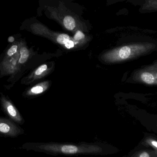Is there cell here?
I'll return each mask as SVG.
<instances>
[{
	"label": "cell",
	"mask_w": 157,
	"mask_h": 157,
	"mask_svg": "<svg viewBox=\"0 0 157 157\" xmlns=\"http://www.w3.org/2000/svg\"><path fill=\"white\" fill-rule=\"evenodd\" d=\"M153 48L150 44L124 46L110 50L102 55L101 60L106 64H114L131 60L143 56Z\"/></svg>",
	"instance_id": "1"
},
{
	"label": "cell",
	"mask_w": 157,
	"mask_h": 157,
	"mask_svg": "<svg viewBox=\"0 0 157 157\" xmlns=\"http://www.w3.org/2000/svg\"><path fill=\"white\" fill-rule=\"evenodd\" d=\"M37 149L49 153L64 155L100 154L103 151L100 146L90 144L44 143L36 146Z\"/></svg>",
	"instance_id": "2"
},
{
	"label": "cell",
	"mask_w": 157,
	"mask_h": 157,
	"mask_svg": "<svg viewBox=\"0 0 157 157\" xmlns=\"http://www.w3.org/2000/svg\"><path fill=\"white\" fill-rule=\"evenodd\" d=\"M129 79L135 83L148 86H156L157 85V62L134 71Z\"/></svg>",
	"instance_id": "3"
},
{
	"label": "cell",
	"mask_w": 157,
	"mask_h": 157,
	"mask_svg": "<svg viewBox=\"0 0 157 157\" xmlns=\"http://www.w3.org/2000/svg\"><path fill=\"white\" fill-rule=\"evenodd\" d=\"M20 57L19 49L18 52L10 57L3 59L1 64V69L5 74H11L14 73L19 69L18 60Z\"/></svg>",
	"instance_id": "4"
},
{
	"label": "cell",
	"mask_w": 157,
	"mask_h": 157,
	"mask_svg": "<svg viewBox=\"0 0 157 157\" xmlns=\"http://www.w3.org/2000/svg\"><path fill=\"white\" fill-rule=\"evenodd\" d=\"M1 101L4 111L9 117L17 123H22L23 119L11 101L2 94L1 97Z\"/></svg>",
	"instance_id": "5"
},
{
	"label": "cell",
	"mask_w": 157,
	"mask_h": 157,
	"mask_svg": "<svg viewBox=\"0 0 157 157\" xmlns=\"http://www.w3.org/2000/svg\"><path fill=\"white\" fill-rule=\"evenodd\" d=\"M21 129L12 121L0 118V134L9 136H16L21 132Z\"/></svg>",
	"instance_id": "6"
},
{
	"label": "cell",
	"mask_w": 157,
	"mask_h": 157,
	"mask_svg": "<svg viewBox=\"0 0 157 157\" xmlns=\"http://www.w3.org/2000/svg\"><path fill=\"white\" fill-rule=\"evenodd\" d=\"M50 86V82L49 81H44L40 82L33 86L31 89H29L26 93L27 95L33 96V95H38L43 94L49 88Z\"/></svg>",
	"instance_id": "7"
},
{
	"label": "cell",
	"mask_w": 157,
	"mask_h": 157,
	"mask_svg": "<svg viewBox=\"0 0 157 157\" xmlns=\"http://www.w3.org/2000/svg\"><path fill=\"white\" fill-rule=\"evenodd\" d=\"M56 41L61 45L65 46L67 49L73 48L78 42H75L74 40H71L70 37L66 34H60L56 37Z\"/></svg>",
	"instance_id": "8"
},
{
	"label": "cell",
	"mask_w": 157,
	"mask_h": 157,
	"mask_svg": "<svg viewBox=\"0 0 157 157\" xmlns=\"http://www.w3.org/2000/svg\"><path fill=\"white\" fill-rule=\"evenodd\" d=\"M19 53L20 57L18 60V64L20 65H22L28 60L30 55L29 49L23 43L19 44Z\"/></svg>",
	"instance_id": "9"
},
{
	"label": "cell",
	"mask_w": 157,
	"mask_h": 157,
	"mask_svg": "<svg viewBox=\"0 0 157 157\" xmlns=\"http://www.w3.org/2000/svg\"><path fill=\"white\" fill-rule=\"evenodd\" d=\"M49 69L46 64H43L35 70L32 78L33 80L41 78L46 75L49 72Z\"/></svg>",
	"instance_id": "10"
},
{
	"label": "cell",
	"mask_w": 157,
	"mask_h": 157,
	"mask_svg": "<svg viewBox=\"0 0 157 157\" xmlns=\"http://www.w3.org/2000/svg\"><path fill=\"white\" fill-rule=\"evenodd\" d=\"M157 151L152 150H141L135 152L132 157H157Z\"/></svg>",
	"instance_id": "11"
},
{
	"label": "cell",
	"mask_w": 157,
	"mask_h": 157,
	"mask_svg": "<svg viewBox=\"0 0 157 157\" xmlns=\"http://www.w3.org/2000/svg\"><path fill=\"white\" fill-rule=\"evenodd\" d=\"M63 24L66 29L69 31L74 30L76 26L75 20L71 16H67L65 17L63 20Z\"/></svg>",
	"instance_id": "12"
},
{
	"label": "cell",
	"mask_w": 157,
	"mask_h": 157,
	"mask_svg": "<svg viewBox=\"0 0 157 157\" xmlns=\"http://www.w3.org/2000/svg\"><path fill=\"white\" fill-rule=\"evenodd\" d=\"M142 144L146 147H151L154 150L157 151V140L153 137L149 136L145 138L142 142Z\"/></svg>",
	"instance_id": "13"
},
{
	"label": "cell",
	"mask_w": 157,
	"mask_h": 157,
	"mask_svg": "<svg viewBox=\"0 0 157 157\" xmlns=\"http://www.w3.org/2000/svg\"><path fill=\"white\" fill-rule=\"evenodd\" d=\"M19 49V44H14L13 45L9 50L7 51L6 53V56H5L6 58L10 57L12 56L13 55H15Z\"/></svg>",
	"instance_id": "14"
},
{
	"label": "cell",
	"mask_w": 157,
	"mask_h": 157,
	"mask_svg": "<svg viewBox=\"0 0 157 157\" xmlns=\"http://www.w3.org/2000/svg\"><path fill=\"white\" fill-rule=\"evenodd\" d=\"M84 37H85V35L81 31H78L73 37V40L75 42H78L80 40L83 39Z\"/></svg>",
	"instance_id": "15"
}]
</instances>
